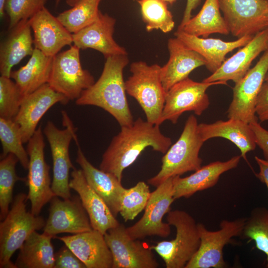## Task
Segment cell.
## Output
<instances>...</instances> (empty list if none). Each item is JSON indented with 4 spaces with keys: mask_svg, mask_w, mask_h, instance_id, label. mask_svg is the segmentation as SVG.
<instances>
[{
    "mask_svg": "<svg viewBox=\"0 0 268 268\" xmlns=\"http://www.w3.org/2000/svg\"><path fill=\"white\" fill-rule=\"evenodd\" d=\"M102 157L99 169L112 174L122 181L124 170L131 166L147 147L165 154L172 144L159 125L138 118L131 126L121 127Z\"/></svg>",
    "mask_w": 268,
    "mask_h": 268,
    "instance_id": "6da1fadb",
    "label": "cell"
},
{
    "mask_svg": "<svg viewBox=\"0 0 268 268\" xmlns=\"http://www.w3.org/2000/svg\"><path fill=\"white\" fill-rule=\"evenodd\" d=\"M128 63L127 55L106 58L100 77L82 92L76 104L100 107L111 115L121 127L132 126L134 121L123 78V70Z\"/></svg>",
    "mask_w": 268,
    "mask_h": 268,
    "instance_id": "7a4b0ae2",
    "label": "cell"
},
{
    "mask_svg": "<svg viewBox=\"0 0 268 268\" xmlns=\"http://www.w3.org/2000/svg\"><path fill=\"white\" fill-rule=\"evenodd\" d=\"M196 117L190 115L178 139L171 145L162 158L159 172L149 179L148 183L157 187L170 178L180 176L201 167L200 151L204 141L198 131Z\"/></svg>",
    "mask_w": 268,
    "mask_h": 268,
    "instance_id": "3957f363",
    "label": "cell"
},
{
    "mask_svg": "<svg viewBox=\"0 0 268 268\" xmlns=\"http://www.w3.org/2000/svg\"><path fill=\"white\" fill-rule=\"evenodd\" d=\"M27 197L24 193L17 194L7 215L0 223V268H16L11 261L13 254L33 232L46 224L42 217L27 210Z\"/></svg>",
    "mask_w": 268,
    "mask_h": 268,
    "instance_id": "277c9868",
    "label": "cell"
},
{
    "mask_svg": "<svg viewBox=\"0 0 268 268\" xmlns=\"http://www.w3.org/2000/svg\"><path fill=\"white\" fill-rule=\"evenodd\" d=\"M167 222L176 228V236L150 246L164 261L166 268H185L200 245L198 223L187 212L180 209L167 213Z\"/></svg>",
    "mask_w": 268,
    "mask_h": 268,
    "instance_id": "5b68a950",
    "label": "cell"
},
{
    "mask_svg": "<svg viewBox=\"0 0 268 268\" xmlns=\"http://www.w3.org/2000/svg\"><path fill=\"white\" fill-rule=\"evenodd\" d=\"M161 68L157 64L134 62L130 66L132 75L125 81L126 92L138 102L146 121L157 125H159L166 93L161 81Z\"/></svg>",
    "mask_w": 268,
    "mask_h": 268,
    "instance_id": "8992f818",
    "label": "cell"
},
{
    "mask_svg": "<svg viewBox=\"0 0 268 268\" xmlns=\"http://www.w3.org/2000/svg\"><path fill=\"white\" fill-rule=\"evenodd\" d=\"M63 122L66 128H58L48 121L43 133L49 142L53 160L52 189L55 196L63 199L71 197L69 187V171L75 169L70 160L69 148L71 141L76 135L75 128L66 112H63Z\"/></svg>",
    "mask_w": 268,
    "mask_h": 268,
    "instance_id": "52a82bcc",
    "label": "cell"
},
{
    "mask_svg": "<svg viewBox=\"0 0 268 268\" xmlns=\"http://www.w3.org/2000/svg\"><path fill=\"white\" fill-rule=\"evenodd\" d=\"M80 49L73 44L67 50L53 57L48 83L69 101L76 100L94 82L91 73L82 67Z\"/></svg>",
    "mask_w": 268,
    "mask_h": 268,
    "instance_id": "ba28073f",
    "label": "cell"
},
{
    "mask_svg": "<svg viewBox=\"0 0 268 268\" xmlns=\"http://www.w3.org/2000/svg\"><path fill=\"white\" fill-rule=\"evenodd\" d=\"M245 221L244 217L233 220H223L220 223V229L216 231L209 230L203 224L198 223L200 245L185 268L226 267L223 248L232 238L241 236Z\"/></svg>",
    "mask_w": 268,
    "mask_h": 268,
    "instance_id": "9c48e42d",
    "label": "cell"
},
{
    "mask_svg": "<svg viewBox=\"0 0 268 268\" xmlns=\"http://www.w3.org/2000/svg\"><path fill=\"white\" fill-rule=\"evenodd\" d=\"M226 85V82H197L187 78L173 85L167 92L165 104L158 125L165 121L176 124L179 117L185 112L192 111L201 116L210 104L206 93L210 86Z\"/></svg>",
    "mask_w": 268,
    "mask_h": 268,
    "instance_id": "30bf717a",
    "label": "cell"
},
{
    "mask_svg": "<svg viewBox=\"0 0 268 268\" xmlns=\"http://www.w3.org/2000/svg\"><path fill=\"white\" fill-rule=\"evenodd\" d=\"M45 142L40 126L28 141L27 151L29 162L26 185L27 200L31 202V212L39 215L43 206L55 196L52 189L50 166L44 157Z\"/></svg>",
    "mask_w": 268,
    "mask_h": 268,
    "instance_id": "8fae6325",
    "label": "cell"
},
{
    "mask_svg": "<svg viewBox=\"0 0 268 268\" xmlns=\"http://www.w3.org/2000/svg\"><path fill=\"white\" fill-rule=\"evenodd\" d=\"M173 178L165 180L151 193L142 216L134 225L126 227L132 239H143L151 236L166 238L170 235L171 225L164 222L163 218L171 210L175 201Z\"/></svg>",
    "mask_w": 268,
    "mask_h": 268,
    "instance_id": "7c38bea8",
    "label": "cell"
},
{
    "mask_svg": "<svg viewBox=\"0 0 268 268\" xmlns=\"http://www.w3.org/2000/svg\"><path fill=\"white\" fill-rule=\"evenodd\" d=\"M230 33L238 38L268 27V0H219Z\"/></svg>",
    "mask_w": 268,
    "mask_h": 268,
    "instance_id": "4fadbf2b",
    "label": "cell"
},
{
    "mask_svg": "<svg viewBox=\"0 0 268 268\" xmlns=\"http://www.w3.org/2000/svg\"><path fill=\"white\" fill-rule=\"evenodd\" d=\"M268 71V50L254 67L235 83L232 100L227 112L228 119H239L248 124L258 120L255 112L256 100Z\"/></svg>",
    "mask_w": 268,
    "mask_h": 268,
    "instance_id": "5bb4252c",
    "label": "cell"
},
{
    "mask_svg": "<svg viewBox=\"0 0 268 268\" xmlns=\"http://www.w3.org/2000/svg\"><path fill=\"white\" fill-rule=\"evenodd\" d=\"M104 238L112 255V268H157L156 261L150 246L132 239L123 224L109 229Z\"/></svg>",
    "mask_w": 268,
    "mask_h": 268,
    "instance_id": "9a60e30c",
    "label": "cell"
},
{
    "mask_svg": "<svg viewBox=\"0 0 268 268\" xmlns=\"http://www.w3.org/2000/svg\"><path fill=\"white\" fill-rule=\"evenodd\" d=\"M49 214L43 233L55 238L57 234H75L93 229L89 216L79 196L61 200L54 196L50 201Z\"/></svg>",
    "mask_w": 268,
    "mask_h": 268,
    "instance_id": "2e32d148",
    "label": "cell"
},
{
    "mask_svg": "<svg viewBox=\"0 0 268 268\" xmlns=\"http://www.w3.org/2000/svg\"><path fill=\"white\" fill-rule=\"evenodd\" d=\"M68 101L48 83L24 96L13 119L20 127L23 143L28 142L36 131L39 121L50 108L56 103L66 104Z\"/></svg>",
    "mask_w": 268,
    "mask_h": 268,
    "instance_id": "e0dca14e",
    "label": "cell"
},
{
    "mask_svg": "<svg viewBox=\"0 0 268 268\" xmlns=\"http://www.w3.org/2000/svg\"><path fill=\"white\" fill-rule=\"evenodd\" d=\"M268 50V27L255 35L245 46L227 59L215 72L202 81L212 82L241 80L250 69L252 62Z\"/></svg>",
    "mask_w": 268,
    "mask_h": 268,
    "instance_id": "ac0fdd59",
    "label": "cell"
},
{
    "mask_svg": "<svg viewBox=\"0 0 268 268\" xmlns=\"http://www.w3.org/2000/svg\"><path fill=\"white\" fill-rule=\"evenodd\" d=\"M34 33L35 48L53 57L65 46L73 43L71 34L46 7L29 20Z\"/></svg>",
    "mask_w": 268,
    "mask_h": 268,
    "instance_id": "d6986e66",
    "label": "cell"
},
{
    "mask_svg": "<svg viewBox=\"0 0 268 268\" xmlns=\"http://www.w3.org/2000/svg\"><path fill=\"white\" fill-rule=\"evenodd\" d=\"M84 264L86 268H112L113 257L104 235L92 229L78 234L57 237Z\"/></svg>",
    "mask_w": 268,
    "mask_h": 268,
    "instance_id": "ffe728a7",
    "label": "cell"
},
{
    "mask_svg": "<svg viewBox=\"0 0 268 268\" xmlns=\"http://www.w3.org/2000/svg\"><path fill=\"white\" fill-rule=\"evenodd\" d=\"M69 186L79 196L90 219L93 229L103 235L120 223L104 201L87 183L81 169H74L71 172Z\"/></svg>",
    "mask_w": 268,
    "mask_h": 268,
    "instance_id": "44dd1931",
    "label": "cell"
},
{
    "mask_svg": "<svg viewBox=\"0 0 268 268\" xmlns=\"http://www.w3.org/2000/svg\"><path fill=\"white\" fill-rule=\"evenodd\" d=\"M115 23V18L100 12L94 22L72 34L73 44L80 49L91 48L98 51L105 58L114 55H127L126 49L114 39Z\"/></svg>",
    "mask_w": 268,
    "mask_h": 268,
    "instance_id": "7402d4cb",
    "label": "cell"
},
{
    "mask_svg": "<svg viewBox=\"0 0 268 268\" xmlns=\"http://www.w3.org/2000/svg\"><path fill=\"white\" fill-rule=\"evenodd\" d=\"M169 59L161 68V79L167 92L173 85L189 77L190 73L201 66H205V59L177 38L168 41Z\"/></svg>",
    "mask_w": 268,
    "mask_h": 268,
    "instance_id": "603a6c76",
    "label": "cell"
},
{
    "mask_svg": "<svg viewBox=\"0 0 268 268\" xmlns=\"http://www.w3.org/2000/svg\"><path fill=\"white\" fill-rule=\"evenodd\" d=\"M73 140L77 147L76 162L80 166L87 183L116 217L120 212L121 200L126 188L116 176L92 165L81 149L77 135Z\"/></svg>",
    "mask_w": 268,
    "mask_h": 268,
    "instance_id": "cb8c5ba5",
    "label": "cell"
},
{
    "mask_svg": "<svg viewBox=\"0 0 268 268\" xmlns=\"http://www.w3.org/2000/svg\"><path fill=\"white\" fill-rule=\"evenodd\" d=\"M241 158V155H236L225 161L213 162L201 166L190 176L173 177L175 200L188 198L198 192L213 187L223 173L238 166Z\"/></svg>",
    "mask_w": 268,
    "mask_h": 268,
    "instance_id": "d4e9b609",
    "label": "cell"
},
{
    "mask_svg": "<svg viewBox=\"0 0 268 268\" xmlns=\"http://www.w3.org/2000/svg\"><path fill=\"white\" fill-rule=\"evenodd\" d=\"M174 35L205 59V66L211 73L222 65L228 53L245 46L254 36L247 35L233 41H224L219 39L201 38L179 30L175 32Z\"/></svg>",
    "mask_w": 268,
    "mask_h": 268,
    "instance_id": "484cf974",
    "label": "cell"
},
{
    "mask_svg": "<svg viewBox=\"0 0 268 268\" xmlns=\"http://www.w3.org/2000/svg\"><path fill=\"white\" fill-rule=\"evenodd\" d=\"M198 131L204 141L215 137L227 139L240 150L241 156L247 160L246 155L257 146L255 134L249 124L242 120L229 118L213 123H200Z\"/></svg>",
    "mask_w": 268,
    "mask_h": 268,
    "instance_id": "4316f807",
    "label": "cell"
},
{
    "mask_svg": "<svg viewBox=\"0 0 268 268\" xmlns=\"http://www.w3.org/2000/svg\"><path fill=\"white\" fill-rule=\"evenodd\" d=\"M29 20V19H28ZM28 20L20 21L0 46V73L10 77L11 69L24 58L34 51V40Z\"/></svg>",
    "mask_w": 268,
    "mask_h": 268,
    "instance_id": "83f0119b",
    "label": "cell"
},
{
    "mask_svg": "<svg viewBox=\"0 0 268 268\" xmlns=\"http://www.w3.org/2000/svg\"><path fill=\"white\" fill-rule=\"evenodd\" d=\"M53 59V57L47 56L34 48L27 64L11 71L10 78L14 80L24 96L48 83Z\"/></svg>",
    "mask_w": 268,
    "mask_h": 268,
    "instance_id": "f1b7e54d",
    "label": "cell"
},
{
    "mask_svg": "<svg viewBox=\"0 0 268 268\" xmlns=\"http://www.w3.org/2000/svg\"><path fill=\"white\" fill-rule=\"evenodd\" d=\"M54 237L35 231L19 249L15 261L16 268H54L55 254L51 243Z\"/></svg>",
    "mask_w": 268,
    "mask_h": 268,
    "instance_id": "f546056e",
    "label": "cell"
},
{
    "mask_svg": "<svg viewBox=\"0 0 268 268\" xmlns=\"http://www.w3.org/2000/svg\"><path fill=\"white\" fill-rule=\"evenodd\" d=\"M220 10L219 0H205L199 12L178 30L203 38L215 33L228 35L230 31Z\"/></svg>",
    "mask_w": 268,
    "mask_h": 268,
    "instance_id": "4dcf8cb0",
    "label": "cell"
},
{
    "mask_svg": "<svg viewBox=\"0 0 268 268\" xmlns=\"http://www.w3.org/2000/svg\"><path fill=\"white\" fill-rule=\"evenodd\" d=\"M101 0H79L72 8L57 17L71 33H75L94 22L98 17Z\"/></svg>",
    "mask_w": 268,
    "mask_h": 268,
    "instance_id": "1f68e13d",
    "label": "cell"
},
{
    "mask_svg": "<svg viewBox=\"0 0 268 268\" xmlns=\"http://www.w3.org/2000/svg\"><path fill=\"white\" fill-rule=\"evenodd\" d=\"M137 2L147 31L160 30L168 33L173 30L175 22L168 9L167 2L163 0H138Z\"/></svg>",
    "mask_w": 268,
    "mask_h": 268,
    "instance_id": "d6a6232c",
    "label": "cell"
},
{
    "mask_svg": "<svg viewBox=\"0 0 268 268\" xmlns=\"http://www.w3.org/2000/svg\"><path fill=\"white\" fill-rule=\"evenodd\" d=\"M0 139L2 145L0 159L9 153L13 154L22 166L28 169L29 162L28 154L23 146L20 127L13 119L0 118Z\"/></svg>",
    "mask_w": 268,
    "mask_h": 268,
    "instance_id": "836d02e7",
    "label": "cell"
},
{
    "mask_svg": "<svg viewBox=\"0 0 268 268\" xmlns=\"http://www.w3.org/2000/svg\"><path fill=\"white\" fill-rule=\"evenodd\" d=\"M255 242L256 247L266 256L268 268V209L257 207L246 217L241 236Z\"/></svg>",
    "mask_w": 268,
    "mask_h": 268,
    "instance_id": "e575fe53",
    "label": "cell"
},
{
    "mask_svg": "<svg viewBox=\"0 0 268 268\" xmlns=\"http://www.w3.org/2000/svg\"><path fill=\"white\" fill-rule=\"evenodd\" d=\"M19 162L16 156L9 153L0 161V219L3 220L13 201V190L17 181H26V178L18 176L15 166Z\"/></svg>",
    "mask_w": 268,
    "mask_h": 268,
    "instance_id": "d590c367",
    "label": "cell"
},
{
    "mask_svg": "<svg viewBox=\"0 0 268 268\" xmlns=\"http://www.w3.org/2000/svg\"><path fill=\"white\" fill-rule=\"evenodd\" d=\"M151 193L149 186L143 181L125 189L121 198L119 212L125 221L134 220L144 210Z\"/></svg>",
    "mask_w": 268,
    "mask_h": 268,
    "instance_id": "8d00e7d4",
    "label": "cell"
},
{
    "mask_svg": "<svg viewBox=\"0 0 268 268\" xmlns=\"http://www.w3.org/2000/svg\"><path fill=\"white\" fill-rule=\"evenodd\" d=\"M10 77H0V118L14 119L24 96Z\"/></svg>",
    "mask_w": 268,
    "mask_h": 268,
    "instance_id": "74e56055",
    "label": "cell"
},
{
    "mask_svg": "<svg viewBox=\"0 0 268 268\" xmlns=\"http://www.w3.org/2000/svg\"><path fill=\"white\" fill-rule=\"evenodd\" d=\"M48 0H6L4 11L9 16V29L20 21L28 20L43 9Z\"/></svg>",
    "mask_w": 268,
    "mask_h": 268,
    "instance_id": "f35d334b",
    "label": "cell"
},
{
    "mask_svg": "<svg viewBox=\"0 0 268 268\" xmlns=\"http://www.w3.org/2000/svg\"><path fill=\"white\" fill-rule=\"evenodd\" d=\"M54 268H86V267L65 245L55 254Z\"/></svg>",
    "mask_w": 268,
    "mask_h": 268,
    "instance_id": "ab89813d",
    "label": "cell"
},
{
    "mask_svg": "<svg viewBox=\"0 0 268 268\" xmlns=\"http://www.w3.org/2000/svg\"><path fill=\"white\" fill-rule=\"evenodd\" d=\"M255 112L260 122L268 120V81H265L258 94Z\"/></svg>",
    "mask_w": 268,
    "mask_h": 268,
    "instance_id": "60d3db41",
    "label": "cell"
},
{
    "mask_svg": "<svg viewBox=\"0 0 268 268\" xmlns=\"http://www.w3.org/2000/svg\"><path fill=\"white\" fill-rule=\"evenodd\" d=\"M249 125L255 134L257 145L263 151L264 159L268 160V130L263 128L258 120L250 123Z\"/></svg>",
    "mask_w": 268,
    "mask_h": 268,
    "instance_id": "b9f144b4",
    "label": "cell"
},
{
    "mask_svg": "<svg viewBox=\"0 0 268 268\" xmlns=\"http://www.w3.org/2000/svg\"><path fill=\"white\" fill-rule=\"evenodd\" d=\"M255 159L259 166V172L256 174L257 178L265 183L268 189V160L255 156Z\"/></svg>",
    "mask_w": 268,
    "mask_h": 268,
    "instance_id": "7bdbcfd3",
    "label": "cell"
},
{
    "mask_svg": "<svg viewBox=\"0 0 268 268\" xmlns=\"http://www.w3.org/2000/svg\"><path fill=\"white\" fill-rule=\"evenodd\" d=\"M201 0H187L183 19L178 28L183 26L191 18V13L193 10L200 4Z\"/></svg>",
    "mask_w": 268,
    "mask_h": 268,
    "instance_id": "ee69618b",
    "label": "cell"
},
{
    "mask_svg": "<svg viewBox=\"0 0 268 268\" xmlns=\"http://www.w3.org/2000/svg\"><path fill=\"white\" fill-rule=\"evenodd\" d=\"M6 0H0V17L2 18L4 14V4Z\"/></svg>",
    "mask_w": 268,
    "mask_h": 268,
    "instance_id": "f6af8a7d",
    "label": "cell"
},
{
    "mask_svg": "<svg viewBox=\"0 0 268 268\" xmlns=\"http://www.w3.org/2000/svg\"><path fill=\"white\" fill-rule=\"evenodd\" d=\"M79 0H66V3L69 6H73Z\"/></svg>",
    "mask_w": 268,
    "mask_h": 268,
    "instance_id": "bcb514c9",
    "label": "cell"
},
{
    "mask_svg": "<svg viewBox=\"0 0 268 268\" xmlns=\"http://www.w3.org/2000/svg\"><path fill=\"white\" fill-rule=\"evenodd\" d=\"M168 3L172 4L175 2L177 0H163Z\"/></svg>",
    "mask_w": 268,
    "mask_h": 268,
    "instance_id": "7dc6e473",
    "label": "cell"
},
{
    "mask_svg": "<svg viewBox=\"0 0 268 268\" xmlns=\"http://www.w3.org/2000/svg\"><path fill=\"white\" fill-rule=\"evenodd\" d=\"M61 0H55V3H56V6H58V4H59V3L60 2Z\"/></svg>",
    "mask_w": 268,
    "mask_h": 268,
    "instance_id": "c3c4849f",
    "label": "cell"
},
{
    "mask_svg": "<svg viewBox=\"0 0 268 268\" xmlns=\"http://www.w3.org/2000/svg\"><path fill=\"white\" fill-rule=\"evenodd\" d=\"M265 81H268V71L267 73L266 78H265Z\"/></svg>",
    "mask_w": 268,
    "mask_h": 268,
    "instance_id": "681fc988",
    "label": "cell"
}]
</instances>
